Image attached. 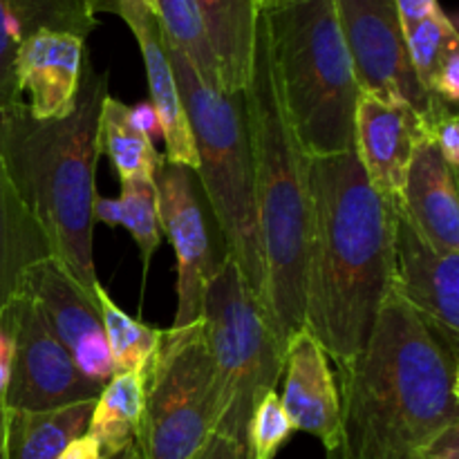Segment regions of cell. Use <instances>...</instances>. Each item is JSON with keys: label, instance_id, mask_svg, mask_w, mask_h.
Wrapping results in <instances>:
<instances>
[{"label": "cell", "instance_id": "1", "mask_svg": "<svg viewBox=\"0 0 459 459\" xmlns=\"http://www.w3.org/2000/svg\"><path fill=\"white\" fill-rule=\"evenodd\" d=\"M307 182L303 327L341 368L366 348L393 290L397 206L372 188L354 151L312 157Z\"/></svg>", "mask_w": 459, "mask_h": 459}, {"label": "cell", "instance_id": "2", "mask_svg": "<svg viewBox=\"0 0 459 459\" xmlns=\"http://www.w3.org/2000/svg\"><path fill=\"white\" fill-rule=\"evenodd\" d=\"M341 372L339 446L327 459H417L459 424L457 348L393 290Z\"/></svg>", "mask_w": 459, "mask_h": 459}, {"label": "cell", "instance_id": "3", "mask_svg": "<svg viewBox=\"0 0 459 459\" xmlns=\"http://www.w3.org/2000/svg\"><path fill=\"white\" fill-rule=\"evenodd\" d=\"M108 72L85 65L74 108L61 119H34L22 101L0 110V161L31 218L43 229L52 258L97 299L94 269V173L99 115Z\"/></svg>", "mask_w": 459, "mask_h": 459}, {"label": "cell", "instance_id": "4", "mask_svg": "<svg viewBox=\"0 0 459 459\" xmlns=\"http://www.w3.org/2000/svg\"><path fill=\"white\" fill-rule=\"evenodd\" d=\"M254 151L255 206L264 258V309L282 343L303 327L309 238V157L300 148L278 88L264 12H258L245 88Z\"/></svg>", "mask_w": 459, "mask_h": 459}, {"label": "cell", "instance_id": "5", "mask_svg": "<svg viewBox=\"0 0 459 459\" xmlns=\"http://www.w3.org/2000/svg\"><path fill=\"white\" fill-rule=\"evenodd\" d=\"M278 88L305 155L354 151L359 85L334 0H287L264 12Z\"/></svg>", "mask_w": 459, "mask_h": 459}, {"label": "cell", "instance_id": "6", "mask_svg": "<svg viewBox=\"0 0 459 459\" xmlns=\"http://www.w3.org/2000/svg\"><path fill=\"white\" fill-rule=\"evenodd\" d=\"M169 56L195 142V173L222 238V247L227 255L236 260L263 303L264 258L245 90L224 92L209 85L170 40Z\"/></svg>", "mask_w": 459, "mask_h": 459}, {"label": "cell", "instance_id": "7", "mask_svg": "<svg viewBox=\"0 0 459 459\" xmlns=\"http://www.w3.org/2000/svg\"><path fill=\"white\" fill-rule=\"evenodd\" d=\"M200 318L213 363V433L247 437L255 403L278 388L285 343L231 255L206 285Z\"/></svg>", "mask_w": 459, "mask_h": 459}, {"label": "cell", "instance_id": "8", "mask_svg": "<svg viewBox=\"0 0 459 459\" xmlns=\"http://www.w3.org/2000/svg\"><path fill=\"white\" fill-rule=\"evenodd\" d=\"M213 429V363L200 318L164 330L148 368L134 446L142 459H197Z\"/></svg>", "mask_w": 459, "mask_h": 459}, {"label": "cell", "instance_id": "9", "mask_svg": "<svg viewBox=\"0 0 459 459\" xmlns=\"http://www.w3.org/2000/svg\"><path fill=\"white\" fill-rule=\"evenodd\" d=\"M334 7L359 92L390 106L411 108L430 134V128L451 108L421 88L394 0H334Z\"/></svg>", "mask_w": 459, "mask_h": 459}, {"label": "cell", "instance_id": "10", "mask_svg": "<svg viewBox=\"0 0 459 459\" xmlns=\"http://www.w3.org/2000/svg\"><path fill=\"white\" fill-rule=\"evenodd\" d=\"M0 318L12 334L13 352L4 411H54L81 402H94L101 385L76 368L61 341L52 334L39 307L25 290H18Z\"/></svg>", "mask_w": 459, "mask_h": 459}, {"label": "cell", "instance_id": "11", "mask_svg": "<svg viewBox=\"0 0 459 459\" xmlns=\"http://www.w3.org/2000/svg\"><path fill=\"white\" fill-rule=\"evenodd\" d=\"M152 179L161 233L169 236L178 258V312L173 327H186L200 321L206 285L227 254L215 247L218 227L195 170L161 157Z\"/></svg>", "mask_w": 459, "mask_h": 459}, {"label": "cell", "instance_id": "12", "mask_svg": "<svg viewBox=\"0 0 459 459\" xmlns=\"http://www.w3.org/2000/svg\"><path fill=\"white\" fill-rule=\"evenodd\" d=\"M21 287L31 296L40 316L74 359L76 368L90 381L106 388L115 377V368L97 299H92L54 258L34 264L22 278Z\"/></svg>", "mask_w": 459, "mask_h": 459}, {"label": "cell", "instance_id": "13", "mask_svg": "<svg viewBox=\"0 0 459 459\" xmlns=\"http://www.w3.org/2000/svg\"><path fill=\"white\" fill-rule=\"evenodd\" d=\"M393 287L426 325L457 348L459 254H439L397 209Z\"/></svg>", "mask_w": 459, "mask_h": 459}, {"label": "cell", "instance_id": "14", "mask_svg": "<svg viewBox=\"0 0 459 459\" xmlns=\"http://www.w3.org/2000/svg\"><path fill=\"white\" fill-rule=\"evenodd\" d=\"M429 134L411 108L390 106L370 94H359L354 110V155L377 193L399 206L408 166L417 143Z\"/></svg>", "mask_w": 459, "mask_h": 459}, {"label": "cell", "instance_id": "15", "mask_svg": "<svg viewBox=\"0 0 459 459\" xmlns=\"http://www.w3.org/2000/svg\"><path fill=\"white\" fill-rule=\"evenodd\" d=\"M112 13L124 18L142 49L151 106L160 117L161 137L166 143L164 160L197 170L195 142H193L191 126H188L182 97H179L169 56V40L157 16L155 3L152 0H112Z\"/></svg>", "mask_w": 459, "mask_h": 459}, {"label": "cell", "instance_id": "16", "mask_svg": "<svg viewBox=\"0 0 459 459\" xmlns=\"http://www.w3.org/2000/svg\"><path fill=\"white\" fill-rule=\"evenodd\" d=\"M281 403L294 430L316 437L327 455L341 435V397L330 357L307 327H300L285 345Z\"/></svg>", "mask_w": 459, "mask_h": 459}, {"label": "cell", "instance_id": "17", "mask_svg": "<svg viewBox=\"0 0 459 459\" xmlns=\"http://www.w3.org/2000/svg\"><path fill=\"white\" fill-rule=\"evenodd\" d=\"M88 65L85 39L67 31H39L21 45L16 56L18 92L34 119H61L74 108Z\"/></svg>", "mask_w": 459, "mask_h": 459}, {"label": "cell", "instance_id": "18", "mask_svg": "<svg viewBox=\"0 0 459 459\" xmlns=\"http://www.w3.org/2000/svg\"><path fill=\"white\" fill-rule=\"evenodd\" d=\"M421 240L439 254H459L457 175L430 134L417 143L397 206Z\"/></svg>", "mask_w": 459, "mask_h": 459}, {"label": "cell", "instance_id": "19", "mask_svg": "<svg viewBox=\"0 0 459 459\" xmlns=\"http://www.w3.org/2000/svg\"><path fill=\"white\" fill-rule=\"evenodd\" d=\"M97 27L90 0H0V110L21 101L16 56L39 31H67L88 39Z\"/></svg>", "mask_w": 459, "mask_h": 459}, {"label": "cell", "instance_id": "20", "mask_svg": "<svg viewBox=\"0 0 459 459\" xmlns=\"http://www.w3.org/2000/svg\"><path fill=\"white\" fill-rule=\"evenodd\" d=\"M215 54L224 92H242L249 83L258 7L254 0H195Z\"/></svg>", "mask_w": 459, "mask_h": 459}, {"label": "cell", "instance_id": "21", "mask_svg": "<svg viewBox=\"0 0 459 459\" xmlns=\"http://www.w3.org/2000/svg\"><path fill=\"white\" fill-rule=\"evenodd\" d=\"M48 258H52L48 238L13 191L0 161V314L21 290L27 272Z\"/></svg>", "mask_w": 459, "mask_h": 459}, {"label": "cell", "instance_id": "22", "mask_svg": "<svg viewBox=\"0 0 459 459\" xmlns=\"http://www.w3.org/2000/svg\"><path fill=\"white\" fill-rule=\"evenodd\" d=\"M94 402L54 411H4V459H56L67 444L88 433Z\"/></svg>", "mask_w": 459, "mask_h": 459}, {"label": "cell", "instance_id": "23", "mask_svg": "<svg viewBox=\"0 0 459 459\" xmlns=\"http://www.w3.org/2000/svg\"><path fill=\"white\" fill-rule=\"evenodd\" d=\"M146 377L148 372L115 375L94 402L88 433L101 444L106 457L134 442L146 399Z\"/></svg>", "mask_w": 459, "mask_h": 459}, {"label": "cell", "instance_id": "24", "mask_svg": "<svg viewBox=\"0 0 459 459\" xmlns=\"http://www.w3.org/2000/svg\"><path fill=\"white\" fill-rule=\"evenodd\" d=\"M99 152L108 157L115 166L121 182L139 178H155L161 157L130 119V106L108 94L103 99L99 115Z\"/></svg>", "mask_w": 459, "mask_h": 459}, {"label": "cell", "instance_id": "25", "mask_svg": "<svg viewBox=\"0 0 459 459\" xmlns=\"http://www.w3.org/2000/svg\"><path fill=\"white\" fill-rule=\"evenodd\" d=\"M97 303L101 312L103 330H106L108 348H110L115 375L126 372H148L157 348L161 343L164 330H155L126 314L115 300L108 296L101 285L97 287Z\"/></svg>", "mask_w": 459, "mask_h": 459}, {"label": "cell", "instance_id": "26", "mask_svg": "<svg viewBox=\"0 0 459 459\" xmlns=\"http://www.w3.org/2000/svg\"><path fill=\"white\" fill-rule=\"evenodd\" d=\"M160 16L166 36L184 56L195 65L202 79L213 88L222 90L220 85V72L215 54L211 49L209 36H206L204 22H202L200 9L195 0H152Z\"/></svg>", "mask_w": 459, "mask_h": 459}, {"label": "cell", "instance_id": "27", "mask_svg": "<svg viewBox=\"0 0 459 459\" xmlns=\"http://www.w3.org/2000/svg\"><path fill=\"white\" fill-rule=\"evenodd\" d=\"M403 36H406V48L412 70H415L421 88L430 94L435 79H437L446 58L451 56V52L459 49L455 22L439 9L433 16L424 18V21L403 27Z\"/></svg>", "mask_w": 459, "mask_h": 459}, {"label": "cell", "instance_id": "28", "mask_svg": "<svg viewBox=\"0 0 459 459\" xmlns=\"http://www.w3.org/2000/svg\"><path fill=\"white\" fill-rule=\"evenodd\" d=\"M119 211L121 227L128 229L130 238L137 245L142 255L143 276L151 269L152 255L161 245V222H160V202H157V186L152 178L126 179L121 182Z\"/></svg>", "mask_w": 459, "mask_h": 459}, {"label": "cell", "instance_id": "29", "mask_svg": "<svg viewBox=\"0 0 459 459\" xmlns=\"http://www.w3.org/2000/svg\"><path fill=\"white\" fill-rule=\"evenodd\" d=\"M291 433H294V426L282 408L281 394L278 390H269L251 412L249 430H247L251 457L273 459L291 437Z\"/></svg>", "mask_w": 459, "mask_h": 459}, {"label": "cell", "instance_id": "30", "mask_svg": "<svg viewBox=\"0 0 459 459\" xmlns=\"http://www.w3.org/2000/svg\"><path fill=\"white\" fill-rule=\"evenodd\" d=\"M430 139L442 152L448 169L459 175V117L455 110L446 112L442 119H437V124L430 128Z\"/></svg>", "mask_w": 459, "mask_h": 459}, {"label": "cell", "instance_id": "31", "mask_svg": "<svg viewBox=\"0 0 459 459\" xmlns=\"http://www.w3.org/2000/svg\"><path fill=\"white\" fill-rule=\"evenodd\" d=\"M197 459H254L249 439L233 437L227 433H213Z\"/></svg>", "mask_w": 459, "mask_h": 459}, {"label": "cell", "instance_id": "32", "mask_svg": "<svg viewBox=\"0 0 459 459\" xmlns=\"http://www.w3.org/2000/svg\"><path fill=\"white\" fill-rule=\"evenodd\" d=\"M417 459H459V424H451L435 435Z\"/></svg>", "mask_w": 459, "mask_h": 459}, {"label": "cell", "instance_id": "33", "mask_svg": "<svg viewBox=\"0 0 459 459\" xmlns=\"http://www.w3.org/2000/svg\"><path fill=\"white\" fill-rule=\"evenodd\" d=\"M397 4L399 18H402V25H415V22L424 21V18L433 16L435 12H439L437 0H394Z\"/></svg>", "mask_w": 459, "mask_h": 459}, {"label": "cell", "instance_id": "34", "mask_svg": "<svg viewBox=\"0 0 459 459\" xmlns=\"http://www.w3.org/2000/svg\"><path fill=\"white\" fill-rule=\"evenodd\" d=\"M56 459H108V457L103 455L101 444H99L92 435L85 433L81 435V437H76L74 442L67 444Z\"/></svg>", "mask_w": 459, "mask_h": 459}, {"label": "cell", "instance_id": "35", "mask_svg": "<svg viewBox=\"0 0 459 459\" xmlns=\"http://www.w3.org/2000/svg\"><path fill=\"white\" fill-rule=\"evenodd\" d=\"M130 119H133V124L137 126L146 137L152 139L155 134H161L160 117H157L155 108L151 106V101H142L137 103V106L130 108Z\"/></svg>", "mask_w": 459, "mask_h": 459}, {"label": "cell", "instance_id": "36", "mask_svg": "<svg viewBox=\"0 0 459 459\" xmlns=\"http://www.w3.org/2000/svg\"><path fill=\"white\" fill-rule=\"evenodd\" d=\"M12 352H13L12 334H9L7 325H4V321L0 318V399H3L4 390H7L9 368H12Z\"/></svg>", "mask_w": 459, "mask_h": 459}, {"label": "cell", "instance_id": "37", "mask_svg": "<svg viewBox=\"0 0 459 459\" xmlns=\"http://www.w3.org/2000/svg\"><path fill=\"white\" fill-rule=\"evenodd\" d=\"M94 222L101 220L108 227H119L121 222V211L119 200H110V197H94Z\"/></svg>", "mask_w": 459, "mask_h": 459}, {"label": "cell", "instance_id": "38", "mask_svg": "<svg viewBox=\"0 0 459 459\" xmlns=\"http://www.w3.org/2000/svg\"><path fill=\"white\" fill-rule=\"evenodd\" d=\"M108 459H142V455H139L137 446H134V442H133V444H128V446L121 448L119 453H115V455L108 457Z\"/></svg>", "mask_w": 459, "mask_h": 459}, {"label": "cell", "instance_id": "39", "mask_svg": "<svg viewBox=\"0 0 459 459\" xmlns=\"http://www.w3.org/2000/svg\"><path fill=\"white\" fill-rule=\"evenodd\" d=\"M258 12H272V9H278L281 4H285L287 0H254Z\"/></svg>", "mask_w": 459, "mask_h": 459}, {"label": "cell", "instance_id": "40", "mask_svg": "<svg viewBox=\"0 0 459 459\" xmlns=\"http://www.w3.org/2000/svg\"><path fill=\"white\" fill-rule=\"evenodd\" d=\"M0 459H4V403L0 399Z\"/></svg>", "mask_w": 459, "mask_h": 459}]
</instances>
